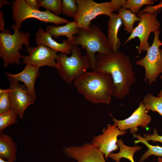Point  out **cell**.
Instances as JSON below:
<instances>
[{
  "mask_svg": "<svg viewBox=\"0 0 162 162\" xmlns=\"http://www.w3.org/2000/svg\"><path fill=\"white\" fill-rule=\"evenodd\" d=\"M72 162H74V161H72Z\"/></svg>",
  "mask_w": 162,
  "mask_h": 162,
  "instance_id": "38",
  "label": "cell"
},
{
  "mask_svg": "<svg viewBox=\"0 0 162 162\" xmlns=\"http://www.w3.org/2000/svg\"><path fill=\"white\" fill-rule=\"evenodd\" d=\"M30 33L22 31H14L12 34L10 31L5 29L0 33V57L4 61L3 67L7 68L10 64L20 63V59L23 56L20 52L22 46H30Z\"/></svg>",
  "mask_w": 162,
  "mask_h": 162,
  "instance_id": "5",
  "label": "cell"
},
{
  "mask_svg": "<svg viewBox=\"0 0 162 162\" xmlns=\"http://www.w3.org/2000/svg\"><path fill=\"white\" fill-rule=\"evenodd\" d=\"M102 134L93 137L91 143L104 155L107 159L110 153L119 148L117 144L118 136L124 135L127 132L119 130L115 123L107 124L106 128L102 129Z\"/></svg>",
  "mask_w": 162,
  "mask_h": 162,
  "instance_id": "10",
  "label": "cell"
},
{
  "mask_svg": "<svg viewBox=\"0 0 162 162\" xmlns=\"http://www.w3.org/2000/svg\"><path fill=\"white\" fill-rule=\"evenodd\" d=\"M160 30L154 32L153 41L147 50V53L142 58L136 61L137 65L144 68V81L150 85L154 83L160 74H162V49L160 46L162 42L159 39Z\"/></svg>",
  "mask_w": 162,
  "mask_h": 162,
  "instance_id": "7",
  "label": "cell"
},
{
  "mask_svg": "<svg viewBox=\"0 0 162 162\" xmlns=\"http://www.w3.org/2000/svg\"><path fill=\"white\" fill-rule=\"evenodd\" d=\"M117 144L119 148V152L117 153L112 152L110 154L109 157L116 162H120L122 158H125L129 160L131 162H135L134 159V155L137 151L141 150V146H129L125 145L122 139L118 140Z\"/></svg>",
  "mask_w": 162,
  "mask_h": 162,
  "instance_id": "20",
  "label": "cell"
},
{
  "mask_svg": "<svg viewBox=\"0 0 162 162\" xmlns=\"http://www.w3.org/2000/svg\"><path fill=\"white\" fill-rule=\"evenodd\" d=\"M4 26V20L3 13L2 11L0 10V30L2 31L4 30L5 28Z\"/></svg>",
  "mask_w": 162,
  "mask_h": 162,
  "instance_id": "33",
  "label": "cell"
},
{
  "mask_svg": "<svg viewBox=\"0 0 162 162\" xmlns=\"http://www.w3.org/2000/svg\"><path fill=\"white\" fill-rule=\"evenodd\" d=\"M160 11L161 9L150 12H140L136 15L140 19L138 25L134 28L123 44L137 37L140 40V44L137 49L138 53L140 54L143 51H146L150 46L148 39L150 34L159 30L161 26L160 23L157 18L158 13Z\"/></svg>",
  "mask_w": 162,
  "mask_h": 162,
  "instance_id": "9",
  "label": "cell"
},
{
  "mask_svg": "<svg viewBox=\"0 0 162 162\" xmlns=\"http://www.w3.org/2000/svg\"><path fill=\"white\" fill-rule=\"evenodd\" d=\"M18 115L12 109L0 114V133H3L5 128L18 122Z\"/></svg>",
  "mask_w": 162,
  "mask_h": 162,
  "instance_id": "24",
  "label": "cell"
},
{
  "mask_svg": "<svg viewBox=\"0 0 162 162\" xmlns=\"http://www.w3.org/2000/svg\"><path fill=\"white\" fill-rule=\"evenodd\" d=\"M71 53L70 56H68V55L61 53L58 55L56 59V68L61 77L68 84L92 67L86 55H82L78 46H73Z\"/></svg>",
  "mask_w": 162,
  "mask_h": 162,
  "instance_id": "4",
  "label": "cell"
},
{
  "mask_svg": "<svg viewBox=\"0 0 162 162\" xmlns=\"http://www.w3.org/2000/svg\"><path fill=\"white\" fill-rule=\"evenodd\" d=\"M24 162H26V161H24Z\"/></svg>",
  "mask_w": 162,
  "mask_h": 162,
  "instance_id": "39",
  "label": "cell"
},
{
  "mask_svg": "<svg viewBox=\"0 0 162 162\" xmlns=\"http://www.w3.org/2000/svg\"><path fill=\"white\" fill-rule=\"evenodd\" d=\"M90 28L87 30L79 28L77 35H74L71 42L73 45H80L85 50L91 65L94 67L96 53L110 54L114 52L108 38L98 26L91 24Z\"/></svg>",
  "mask_w": 162,
  "mask_h": 162,
  "instance_id": "3",
  "label": "cell"
},
{
  "mask_svg": "<svg viewBox=\"0 0 162 162\" xmlns=\"http://www.w3.org/2000/svg\"><path fill=\"white\" fill-rule=\"evenodd\" d=\"M153 0H127L126 3L122 7L125 9H129L133 13L138 14L140 9L145 5H153L156 1Z\"/></svg>",
  "mask_w": 162,
  "mask_h": 162,
  "instance_id": "26",
  "label": "cell"
},
{
  "mask_svg": "<svg viewBox=\"0 0 162 162\" xmlns=\"http://www.w3.org/2000/svg\"><path fill=\"white\" fill-rule=\"evenodd\" d=\"M25 51L28 55L23 56L22 58L23 64H30L39 68L43 66L56 68V62L55 61L58 55L57 52L42 44L27 47Z\"/></svg>",
  "mask_w": 162,
  "mask_h": 162,
  "instance_id": "11",
  "label": "cell"
},
{
  "mask_svg": "<svg viewBox=\"0 0 162 162\" xmlns=\"http://www.w3.org/2000/svg\"><path fill=\"white\" fill-rule=\"evenodd\" d=\"M148 111L142 101L131 115L124 120L117 119L110 113L112 121L117 124L119 130L122 131L129 130L130 133L134 134L138 130V127L144 129L151 123L152 117L148 113Z\"/></svg>",
  "mask_w": 162,
  "mask_h": 162,
  "instance_id": "13",
  "label": "cell"
},
{
  "mask_svg": "<svg viewBox=\"0 0 162 162\" xmlns=\"http://www.w3.org/2000/svg\"><path fill=\"white\" fill-rule=\"evenodd\" d=\"M78 7L76 0L62 1V14L73 18L77 13Z\"/></svg>",
  "mask_w": 162,
  "mask_h": 162,
  "instance_id": "27",
  "label": "cell"
},
{
  "mask_svg": "<svg viewBox=\"0 0 162 162\" xmlns=\"http://www.w3.org/2000/svg\"><path fill=\"white\" fill-rule=\"evenodd\" d=\"M143 138L147 142L152 141L153 142H159L162 143V136L159 135L156 129H153L152 134H143Z\"/></svg>",
  "mask_w": 162,
  "mask_h": 162,
  "instance_id": "29",
  "label": "cell"
},
{
  "mask_svg": "<svg viewBox=\"0 0 162 162\" xmlns=\"http://www.w3.org/2000/svg\"><path fill=\"white\" fill-rule=\"evenodd\" d=\"M35 43L38 45L42 44L57 52L69 55L71 53L73 46L71 42L68 39L62 40L60 43L52 39V35L40 27L35 34Z\"/></svg>",
  "mask_w": 162,
  "mask_h": 162,
  "instance_id": "16",
  "label": "cell"
},
{
  "mask_svg": "<svg viewBox=\"0 0 162 162\" xmlns=\"http://www.w3.org/2000/svg\"><path fill=\"white\" fill-rule=\"evenodd\" d=\"M4 4H8L11 6V4L7 1L5 0H0V8L1 9Z\"/></svg>",
  "mask_w": 162,
  "mask_h": 162,
  "instance_id": "34",
  "label": "cell"
},
{
  "mask_svg": "<svg viewBox=\"0 0 162 162\" xmlns=\"http://www.w3.org/2000/svg\"><path fill=\"white\" fill-rule=\"evenodd\" d=\"M124 24V30L128 33H131L134 29V25L136 22H139L140 19L136 14L130 10L121 8L118 14Z\"/></svg>",
  "mask_w": 162,
  "mask_h": 162,
  "instance_id": "23",
  "label": "cell"
},
{
  "mask_svg": "<svg viewBox=\"0 0 162 162\" xmlns=\"http://www.w3.org/2000/svg\"><path fill=\"white\" fill-rule=\"evenodd\" d=\"M78 9L73 18L79 28L88 30L91 22L100 15H106L110 17L116 11L110 2L98 3L93 0H76Z\"/></svg>",
  "mask_w": 162,
  "mask_h": 162,
  "instance_id": "8",
  "label": "cell"
},
{
  "mask_svg": "<svg viewBox=\"0 0 162 162\" xmlns=\"http://www.w3.org/2000/svg\"><path fill=\"white\" fill-rule=\"evenodd\" d=\"M40 6L46 10L51 11L55 14L58 16L62 14V1L61 0H38Z\"/></svg>",
  "mask_w": 162,
  "mask_h": 162,
  "instance_id": "25",
  "label": "cell"
},
{
  "mask_svg": "<svg viewBox=\"0 0 162 162\" xmlns=\"http://www.w3.org/2000/svg\"><path fill=\"white\" fill-rule=\"evenodd\" d=\"M12 18L15 22L11 28L19 31L22 22L26 19L34 18L45 23H51L58 26L67 24L70 21L58 16L49 10L41 11L34 9L27 4L26 0H14L11 2Z\"/></svg>",
  "mask_w": 162,
  "mask_h": 162,
  "instance_id": "6",
  "label": "cell"
},
{
  "mask_svg": "<svg viewBox=\"0 0 162 162\" xmlns=\"http://www.w3.org/2000/svg\"><path fill=\"white\" fill-rule=\"evenodd\" d=\"M17 145L14 139L4 133L0 134V158L14 162L17 159Z\"/></svg>",
  "mask_w": 162,
  "mask_h": 162,
  "instance_id": "18",
  "label": "cell"
},
{
  "mask_svg": "<svg viewBox=\"0 0 162 162\" xmlns=\"http://www.w3.org/2000/svg\"><path fill=\"white\" fill-rule=\"evenodd\" d=\"M133 136L134 137L137 139V140L134 141L135 144L142 143L145 145L148 148V150L140 158L138 162H144L152 155L162 157V147L158 145L153 146L150 145L140 134H134Z\"/></svg>",
  "mask_w": 162,
  "mask_h": 162,
  "instance_id": "21",
  "label": "cell"
},
{
  "mask_svg": "<svg viewBox=\"0 0 162 162\" xmlns=\"http://www.w3.org/2000/svg\"><path fill=\"white\" fill-rule=\"evenodd\" d=\"M39 68L30 64L26 65L23 70L16 74H12L7 72L5 74L8 80L20 81L24 83L27 91L30 95L36 98V94L34 85L36 79L40 75Z\"/></svg>",
  "mask_w": 162,
  "mask_h": 162,
  "instance_id": "15",
  "label": "cell"
},
{
  "mask_svg": "<svg viewBox=\"0 0 162 162\" xmlns=\"http://www.w3.org/2000/svg\"><path fill=\"white\" fill-rule=\"evenodd\" d=\"M160 77L161 79L162 80V75H160Z\"/></svg>",
  "mask_w": 162,
  "mask_h": 162,
  "instance_id": "37",
  "label": "cell"
},
{
  "mask_svg": "<svg viewBox=\"0 0 162 162\" xmlns=\"http://www.w3.org/2000/svg\"><path fill=\"white\" fill-rule=\"evenodd\" d=\"M11 109V100L8 89H0V114Z\"/></svg>",
  "mask_w": 162,
  "mask_h": 162,
  "instance_id": "28",
  "label": "cell"
},
{
  "mask_svg": "<svg viewBox=\"0 0 162 162\" xmlns=\"http://www.w3.org/2000/svg\"><path fill=\"white\" fill-rule=\"evenodd\" d=\"M28 4L32 8L37 10H39L40 6L38 0H26Z\"/></svg>",
  "mask_w": 162,
  "mask_h": 162,
  "instance_id": "32",
  "label": "cell"
},
{
  "mask_svg": "<svg viewBox=\"0 0 162 162\" xmlns=\"http://www.w3.org/2000/svg\"><path fill=\"white\" fill-rule=\"evenodd\" d=\"M9 81L10 83L8 89L11 108L16 111L18 116L22 119L25 110L29 105L34 103L36 98L29 94L25 85H21L18 81Z\"/></svg>",
  "mask_w": 162,
  "mask_h": 162,
  "instance_id": "12",
  "label": "cell"
},
{
  "mask_svg": "<svg viewBox=\"0 0 162 162\" xmlns=\"http://www.w3.org/2000/svg\"><path fill=\"white\" fill-rule=\"evenodd\" d=\"M62 149L68 157L77 162H106L104 154L91 143L65 146Z\"/></svg>",
  "mask_w": 162,
  "mask_h": 162,
  "instance_id": "14",
  "label": "cell"
},
{
  "mask_svg": "<svg viewBox=\"0 0 162 162\" xmlns=\"http://www.w3.org/2000/svg\"><path fill=\"white\" fill-rule=\"evenodd\" d=\"M0 162H12L9 161V160H7V161H5L4 160V159L1 158H0Z\"/></svg>",
  "mask_w": 162,
  "mask_h": 162,
  "instance_id": "36",
  "label": "cell"
},
{
  "mask_svg": "<svg viewBox=\"0 0 162 162\" xmlns=\"http://www.w3.org/2000/svg\"><path fill=\"white\" fill-rule=\"evenodd\" d=\"M126 2V0H112L110 2L115 8L116 11H118L124 6Z\"/></svg>",
  "mask_w": 162,
  "mask_h": 162,
  "instance_id": "30",
  "label": "cell"
},
{
  "mask_svg": "<svg viewBox=\"0 0 162 162\" xmlns=\"http://www.w3.org/2000/svg\"><path fill=\"white\" fill-rule=\"evenodd\" d=\"M79 93L94 104L109 105L113 94V82L109 74L95 71L86 72L73 81Z\"/></svg>",
  "mask_w": 162,
  "mask_h": 162,
  "instance_id": "2",
  "label": "cell"
},
{
  "mask_svg": "<svg viewBox=\"0 0 162 162\" xmlns=\"http://www.w3.org/2000/svg\"><path fill=\"white\" fill-rule=\"evenodd\" d=\"M92 70L111 76L113 96L120 100L130 94L131 87L136 80L130 57L119 50L110 54L97 53Z\"/></svg>",
  "mask_w": 162,
  "mask_h": 162,
  "instance_id": "1",
  "label": "cell"
},
{
  "mask_svg": "<svg viewBox=\"0 0 162 162\" xmlns=\"http://www.w3.org/2000/svg\"><path fill=\"white\" fill-rule=\"evenodd\" d=\"M162 8V1H160L158 4L155 5L153 6L149 5L146 7L144 9V10L146 12L156 11L161 9Z\"/></svg>",
  "mask_w": 162,
  "mask_h": 162,
  "instance_id": "31",
  "label": "cell"
},
{
  "mask_svg": "<svg viewBox=\"0 0 162 162\" xmlns=\"http://www.w3.org/2000/svg\"><path fill=\"white\" fill-rule=\"evenodd\" d=\"M157 161H152L151 162H162V157H158V158L157 159Z\"/></svg>",
  "mask_w": 162,
  "mask_h": 162,
  "instance_id": "35",
  "label": "cell"
},
{
  "mask_svg": "<svg viewBox=\"0 0 162 162\" xmlns=\"http://www.w3.org/2000/svg\"><path fill=\"white\" fill-rule=\"evenodd\" d=\"M108 22V39L114 52H118L121 45L118 33L123 22L118 14L113 13Z\"/></svg>",
  "mask_w": 162,
  "mask_h": 162,
  "instance_id": "17",
  "label": "cell"
},
{
  "mask_svg": "<svg viewBox=\"0 0 162 162\" xmlns=\"http://www.w3.org/2000/svg\"><path fill=\"white\" fill-rule=\"evenodd\" d=\"M79 28L76 22L74 20L63 26H47L46 31L56 38L60 36H65L67 37L68 41L72 42L74 34H78Z\"/></svg>",
  "mask_w": 162,
  "mask_h": 162,
  "instance_id": "19",
  "label": "cell"
},
{
  "mask_svg": "<svg viewBox=\"0 0 162 162\" xmlns=\"http://www.w3.org/2000/svg\"><path fill=\"white\" fill-rule=\"evenodd\" d=\"M142 102L148 110L156 112L162 116V89L157 97L148 93L144 96Z\"/></svg>",
  "mask_w": 162,
  "mask_h": 162,
  "instance_id": "22",
  "label": "cell"
}]
</instances>
